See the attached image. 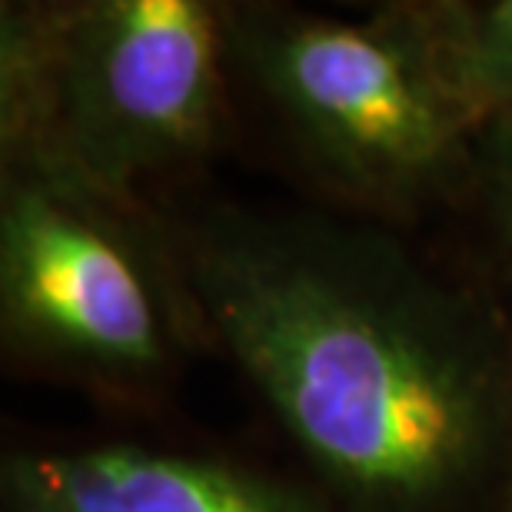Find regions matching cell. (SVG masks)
<instances>
[{
	"label": "cell",
	"mask_w": 512,
	"mask_h": 512,
	"mask_svg": "<svg viewBox=\"0 0 512 512\" xmlns=\"http://www.w3.org/2000/svg\"><path fill=\"white\" fill-rule=\"evenodd\" d=\"M200 346L243 373L340 512H499L512 316L403 230L340 210L160 203Z\"/></svg>",
	"instance_id": "6da1fadb"
},
{
	"label": "cell",
	"mask_w": 512,
	"mask_h": 512,
	"mask_svg": "<svg viewBox=\"0 0 512 512\" xmlns=\"http://www.w3.org/2000/svg\"><path fill=\"white\" fill-rule=\"evenodd\" d=\"M233 90L333 210L393 230L463 207L486 110L449 70L419 0L336 17L220 4Z\"/></svg>",
	"instance_id": "7a4b0ae2"
},
{
	"label": "cell",
	"mask_w": 512,
	"mask_h": 512,
	"mask_svg": "<svg viewBox=\"0 0 512 512\" xmlns=\"http://www.w3.org/2000/svg\"><path fill=\"white\" fill-rule=\"evenodd\" d=\"M0 163L124 207L227 147L233 80L220 4L57 0L0 7Z\"/></svg>",
	"instance_id": "3957f363"
},
{
	"label": "cell",
	"mask_w": 512,
	"mask_h": 512,
	"mask_svg": "<svg viewBox=\"0 0 512 512\" xmlns=\"http://www.w3.org/2000/svg\"><path fill=\"white\" fill-rule=\"evenodd\" d=\"M0 340L17 370L97 396L167 393L200 333L160 207L0 163Z\"/></svg>",
	"instance_id": "277c9868"
},
{
	"label": "cell",
	"mask_w": 512,
	"mask_h": 512,
	"mask_svg": "<svg viewBox=\"0 0 512 512\" xmlns=\"http://www.w3.org/2000/svg\"><path fill=\"white\" fill-rule=\"evenodd\" d=\"M0 512H340L310 476L150 439L17 443Z\"/></svg>",
	"instance_id": "5b68a950"
},
{
	"label": "cell",
	"mask_w": 512,
	"mask_h": 512,
	"mask_svg": "<svg viewBox=\"0 0 512 512\" xmlns=\"http://www.w3.org/2000/svg\"><path fill=\"white\" fill-rule=\"evenodd\" d=\"M449 70L489 114L512 110V0H419Z\"/></svg>",
	"instance_id": "8992f818"
},
{
	"label": "cell",
	"mask_w": 512,
	"mask_h": 512,
	"mask_svg": "<svg viewBox=\"0 0 512 512\" xmlns=\"http://www.w3.org/2000/svg\"><path fill=\"white\" fill-rule=\"evenodd\" d=\"M483 227L489 263L499 276V303L512 316V110L489 114L479 127L466 203Z\"/></svg>",
	"instance_id": "52a82bcc"
},
{
	"label": "cell",
	"mask_w": 512,
	"mask_h": 512,
	"mask_svg": "<svg viewBox=\"0 0 512 512\" xmlns=\"http://www.w3.org/2000/svg\"><path fill=\"white\" fill-rule=\"evenodd\" d=\"M499 512H512V469H509V483H506V493H503V506Z\"/></svg>",
	"instance_id": "ba28073f"
}]
</instances>
